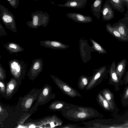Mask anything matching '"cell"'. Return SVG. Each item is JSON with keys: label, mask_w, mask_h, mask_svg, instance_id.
Segmentation results:
<instances>
[{"label": "cell", "mask_w": 128, "mask_h": 128, "mask_svg": "<svg viewBox=\"0 0 128 128\" xmlns=\"http://www.w3.org/2000/svg\"><path fill=\"white\" fill-rule=\"evenodd\" d=\"M62 116L71 121L78 122L99 117L97 110L90 107L76 105L64 109L61 111Z\"/></svg>", "instance_id": "6da1fadb"}, {"label": "cell", "mask_w": 128, "mask_h": 128, "mask_svg": "<svg viewBox=\"0 0 128 128\" xmlns=\"http://www.w3.org/2000/svg\"><path fill=\"white\" fill-rule=\"evenodd\" d=\"M107 67L104 66L98 69L94 70L86 90H90L102 82L107 72Z\"/></svg>", "instance_id": "7a4b0ae2"}, {"label": "cell", "mask_w": 128, "mask_h": 128, "mask_svg": "<svg viewBox=\"0 0 128 128\" xmlns=\"http://www.w3.org/2000/svg\"><path fill=\"white\" fill-rule=\"evenodd\" d=\"M51 76L56 84L64 94L72 98L82 97V95L76 90L66 82L56 76L52 75Z\"/></svg>", "instance_id": "3957f363"}, {"label": "cell", "mask_w": 128, "mask_h": 128, "mask_svg": "<svg viewBox=\"0 0 128 128\" xmlns=\"http://www.w3.org/2000/svg\"><path fill=\"white\" fill-rule=\"evenodd\" d=\"M12 74L16 77H20L24 72L26 64L22 61L12 59L8 62Z\"/></svg>", "instance_id": "277c9868"}, {"label": "cell", "mask_w": 128, "mask_h": 128, "mask_svg": "<svg viewBox=\"0 0 128 128\" xmlns=\"http://www.w3.org/2000/svg\"><path fill=\"white\" fill-rule=\"evenodd\" d=\"M125 15L124 18L119 20L118 22L112 26L128 40V11Z\"/></svg>", "instance_id": "5b68a950"}, {"label": "cell", "mask_w": 128, "mask_h": 128, "mask_svg": "<svg viewBox=\"0 0 128 128\" xmlns=\"http://www.w3.org/2000/svg\"><path fill=\"white\" fill-rule=\"evenodd\" d=\"M116 64L115 62L113 61L110 65L107 72L109 74V83L112 85L116 91L120 90V86L121 85L116 71Z\"/></svg>", "instance_id": "8992f818"}, {"label": "cell", "mask_w": 128, "mask_h": 128, "mask_svg": "<svg viewBox=\"0 0 128 128\" xmlns=\"http://www.w3.org/2000/svg\"><path fill=\"white\" fill-rule=\"evenodd\" d=\"M43 65V62L41 58L33 60L28 75L30 77H36L42 72Z\"/></svg>", "instance_id": "52a82bcc"}, {"label": "cell", "mask_w": 128, "mask_h": 128, "mask_svg": "<svg viewBox=\"0 0 128 128\" xmlns=\"http://www.w3.org/2000/svg\"><path fill=\"white\" fill-rule=\"evenodd\" d=\"M112 8L109 0H106L101 12L102 15V19L103 20H110L114 18V12Z\"/></svg>", "instance_id": "ba28073f"}, {"label": "cell", "mask_w": 128, "mask_h": 128, "mask_svg": "<svg viewBox=\"0 0 128 128\" xmlns=\"http://www.w3.org/2000/svg\"><path fill=\"white\" fill-rule=\"evenodd\" d=\"M40 46L55 50H65L69 48L67 45L56 40H46L42 41L40 42Z\"/></svg>", "instance_id": "9c48e42d"}, {"label": "cell", "mask_w": 128, "mask_h": 128, "mask_svg": "<svg viewBox=\"0 0 128 128\" xmlns=\"http://www.w3.org/2000/svg\"><path fill=\"white\" fill-rule=\"evenodd\" d=\"M67 16L75 22L81 23H88L92 22V18L89 16H84L80 13L70 12L66 14Z\"/></svg>", "instance_id": "30bf717a"}, {"label": "cell", "mask_w": 128, "mask_h": 128, "mask_svg": "<svg viewBox=\"0 0 128 128\" xmlns=\"http://www.w3.org/2000/svg\"><path fill=\"white\" fill-rule=\"evenodd\" d=\"M88 0H70L67 1L64 4L58 6L60 7L74 8L81 9L84 8Z\"/></svg>", "instance_id": "8fae6325"}, {"label": "cell", "mask_w": 128, "mask_h": 128, "mask_svg": "<svg viewBox=\"0 0 128 128\" xmlns=\"http://www.w3.org/2000/svg\"><path fill=\"white\" fill-rule=\"evenodd\" d=\"M104 97L107 100L110 104L111 111H114L116 109L114 94L108 88H104L101 90Z\"/></svg>", "instance_id": "7c38bea8"}, {"label": "cell", "mask_w": 128, "mask_h": 128, "mask_svg": "<svg viewBox=\"0 0 128 128\" xmlns=\"http://www.w3.org/2000/svg\"><path fill=\"white\" fill-rule=\"evenodd\" d=\"M127 61L125 59H123L118 62L116 67V71L119 80L120 82L121 85L123 84L122 78L126 73V69Z\"/></svg>", "instance_id": "4fadbf2b"}, {"label": "cell", "mask_w": 128, "mask_h": 128, "mask_svg": "<svg viewBox=\"0 0 128 128\" xmlns=\"http://www.w3.org/2000/svg\"><path fill=\"white\" fill-rule=\"evenodd\" d=\"M106 31L119 41L123 42H128V40L117 30L112 27L110 24H107L106 25Z\"/></svg>", "instance_id": "5bb4252c"}, {"label": "cell", "mask_w": 128, "mask_h": 128, "mask_svg": "<svg viewBox=\"0 0 128 128\" xmlns=\"http://www.w3.org/2000/svg\"><path fill=\"white\" fill-rule=\"evenodd\" d=\"M76 105L63 101L57 100L52 104L50 108L53 110L61 111L64 108L74 107Z\"/></svg>", "instance_id": "9a60e30c"}, {"label": "cell", "mask_w": 128, "mask_h": 128, "mask_svg": "<svg viewBox=\"0 0 128 128\" xmlns=\"http://www.w3.org/2000/svg\"><path fill=\"white\" fill-rule=\"evenodd\" d=\"M103 0H94L91 6V11L93 14L98 19L100 16L102 5Z\"/></svg>", "instance_id": "2e32d148"}, {"label": "cell", "mask_w": 128, "mask_h": 128, "mask_svg": "<svg viewBox=\"0 0 128 128\" xmlns=\"http://www.w3.org/2000/svg\"><path fill=\"white\" fill-rule=\"evenodd\" d=\"M4 47L11 54L23 51L24 49L18 44L10 42L3 44Z\"/></svg>", "instance_id": "e0dca14e"}, {"label": "cell", "mask_w": 128, "mask_h": 128, "mask_svg": "<svg viewBox=\"0 0 128 128\" xmlns=\"http://www.w3.org/2000/svg\"><path fill=\"white\" fill-rule=\"evenodd\" d=\"M96 99L99 105L103 109L107 111H111L109 103L102 96L101 91L97 95Z\"/></svg>", "instance_id": "ac0fdd59"}, {"label": "cell", "mask_w": 128, "mask_h": 128, "mask_svg": "<svg viewBox=\"0 0 128 128\" xmlns=\"http://www.w3.org/2000/svg\"><path fill=\"white\" fill-rule=\"evenodd\" d=\"M113 8L120 12H124L125 4L122 0H109Z\"/></svg>", "instance_id": "d6986e66"}, {"label": "cell", "mask_w": 128, "mask_h": 128, "mask_svg": "<svg viewBox=\"0 0 128 128\" xmlns=\"http://www.w3.org/2000/svg\"><path fill=\"white\" fill-rule=\"evenodd\" d=\"M91 78L86 75H82L79 78L78 83V86L79 89L82 90L85 89L88 85Z\"/></svg>", "instance_id": "ffe728a7"}, {"label": "cell", "mask_w": 128, "mask_h": 128, "mask_svg": "<svg viewBox=\"0 0 128 128\" xmlns=\"http://www.w3.org/2000/svg\"><path fill=\"white\" fill-rule=\"evenodd\" d=\"M90 39L92 44V48L94 50V51L98 52L100 54L107 53V52L106 50L98 42L90 38Z\"/></svg>", "instance_id": "44dd1931"}, {"label": "cell", "mask_w": 128, "mask_h": 128, "mask_svg": "<svg viewBox=\"0 0 128 128\" xmlns=\"http://www.w3.org/2000/svg\"><path fill=\"white\" fill-rule=\"evenodd\" d=\"M121 102L124 107H125L128 105V86L124 90L121 97Z\"/></svg>", "instance_id": "7402d4cb"}, {"label": "cell", "mask_w": 128, "mask_h": 128, "mask_svg": "<svg viewBox=\"0 0 128 128\" xmlns=\"http://www.w3.org/2000/svg\"><path fill=\"white\" fill-rule=\"evenodd\" d=\"M58 128H85L84 127H81L78 125L77 124L68 123L64 125L58 126Z\"/></svg>", "instance_id": "603a6c76"}, {"label": "cell", "mask_w": 128, "mask_h": 128, "mask_svg": "<svg viewBox=\"0 0 128 128\" xmlns=\"http://www.w3.org/2000/svg\"><path fill=\"white\" fill-rule=\"evenodd\" d=\"M6 76V70L2 67V64L0 63V79L4 78Z\"/></svg>", "instance_id": "cb8c5ba5"}, {"label": "cell", "mask_w": 128, "mask_h": 128, "mask_svg": "<svg viewBox=\"0 0 128 128\" xmlns=\"http://www.w3.org/2000/svg\"><path fill=\"white\" fill-rule=\"evenodd\" d=\"M122 82L125 85L128 84V70L122 79Z\"/></svg>", "instance_id": "d4e9b609"}, {"label": "cell", "mask_w": 128, "mask_h": 128, "mask_svg": "<svg viewBox=\"0 0 128 128\" xmlns=\"http://www.w3.org/2000/svg\"><path fill=\"white\" fill-rule=\"evenodd\" d=\"M7 36V33L4 28L2 26H0V37H1L3 36Z\"/></svg>", "instance_id": "484cf974"}, {"label": "cell", "mask_w": 128, "mask_h": 128, "mask_svg": "<svg viewBox=\"0 0 128 128\" xmlns=\"http://www.w3.org/2000/svg\"><path fill=\"white\" fill-rule=\"evenodd\" d=\"M49 92V91L48 88H45L43 90V94L44 96H46L48 94Z\"/></svg>", "instance_id": "4316f807"}, {"label": "cell", "mask_w": 128, "mask_h": 128, "mask_svg": "<svg viewBox=\"0 0 128 128\" xmlns=\"http://www.w3.org/2000/svg\"><path fill=\"white\" fill-rule=\"evenodd\" d=\"M32 102V100L30 99L28 100L27 102L26 103V106H30Z\"/></svg>", "instance_id": "83f0119b"}, {"label": "cell", "mask_w": 128, "mask_h": 128, "mask_svg": "<svg viewBox=\"0 0 128 128\" xmlns=\"http://www.w3.org/2000/svg\"><path fill=\"white\" fill-rule=\"evenodd\" d=\"M125 4V6L127 8V11H128V0H122Z\"/></svg>", "instance_id": "f1b7e54d"}, {"label": "cell", "mask_w": 128, "mask_h": 128, "mask_svg": "<svg viewBox=\"0 0 128 128\" xmlns=\"http://www.w3.org/2000/svg\"><path fill=\"white\" fill-rule=\"evenodd\" d=\"M9 88L10 90H12L14 88V86L12 84H10L9 86Z\"/></svg>", "instance_id": "f546056e"}, {"label": "cell", "mask_w": 128, "mask_h": 128, "mask_svg": "<svg viewBox=\"0 0 128 128\" xmlns=\"http://www.w3.org/2000/svg\"><path fill=\"white\" fill-rule=\"evenodd\" d=\"M0 86L1 88H2L3 87H4V85L1 82H0Z\"/></svg>", "instance_id": "4dcf8cb0"}, {"label": "cell", "mask_w": 128, "mask_h": 128, "mask_svg": "<svg viewBox=\"0 0 128 128\" xmlns=\"http://www.w3.org/2000/svg\"><path fill=\"white\" fill-rule=\"evenodd\" d=\"M126 122H128V120H126Z\"/></svg>", "instance_id": "1f68e13d"}, {"label": "cell", "mask_w": 128, "mask_h": 128, "mask_svg": "<svg viewBox=\"0 0 128 128\" xmlns=\"http://www.w3.org/2000/svg\"><path fill=\"white\" fill-rule=\"evenodd\" d=\"M67 0V1H68V0Z\"/></svg>", "instance_id": "d6a6232c"}, {"label": "cell", "mask_w": 128, "mask_h": 128, "mask_svg": "<svg viewBox=\"0 0 128 128\" xmlns=\"http://www.w3.org/2000/svg\"></svg>", "instance_id": "836d02e7"}]
</instances>
